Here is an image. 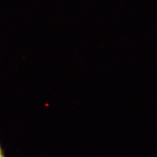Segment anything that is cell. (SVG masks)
Returning <instances> with one entry per match:
<instances>
[{"mask_svg": "<svg viewBox=\"0 0 157 157\" xmlns=\"http://www.w3.org/2000/svg\"><path fill=\"white\" fill-rule=\"evenodd\" d=\"M4 154V151L3 150L1 146L0 145V157H2V155Z\"/></svg>", "mask_w": 157, "mask_h": 157, "instance_id": "cell-1", "label": "cell"}, {"mask_svg": "<svg viewBox=\"0 0 157 157\" xmlns=\"http://www.w3.org/2000/svg\"><path fill=\"white\" fill-rule=\"evenodd\" d=\"M2 157H6V156H5V154H4Z\"/></svg>", "mask_w": 157, "mask_h": 157, "instance_id": "cell-2", "label": "cell"}]
</instances>
